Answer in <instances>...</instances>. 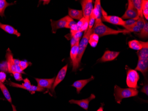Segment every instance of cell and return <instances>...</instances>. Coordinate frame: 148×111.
Returning <instances> with one entry per match:
<instances>
[{
  "mask_svg": "<svg viewBox=\"0 0 148 111\" xmlns=\"http://www.w3.org/2000/svg\"><path fill=\"white\" fill-rule=\"evenodd\" d=\"M102 21L113 25H119L122 26L124 25V20L121 17L116 16L108 15L104 10L102 8Z\"/></svg>",
  "mask_w": 148,
  "mask_h": 111,
  "instance_id": "cell-8",
  "label": "cell"
},
{
  "mask_svg": "<svg viewBox=\"0 0 148 111\" xmlns=\"http://www.w3.org/2000/svg\"><path fill=\"white\" fill-rule=\"evenodd\" d=\"M0 100H4L3 98H0Z\"/></svg>",
  "mask_w": 148,
  "mask_h": 111,
  "instance_id": "cell-45",
  "label": "cell"
},
{
  "mask_svg": "<svg viewBox=\"0 0 148 111\" xmlns=\"http://www.w3.org/2000/svg\"><path fill=\"white\" fill-rule=\"evenodd\" d=\"M97 111H103V107H101Z\"/></svg>",
  "mask_w": 148,
  "mask_h": 111,
  "instance_id": "cell-44",
  "label": "cell"
},
{
  "mask_svg": "<svg viewBox=\"0 0 148 111\" xmlns=\"http://www.w3.org/2000/svg\"><path fill=\"white\" fill-rule=\"evenodd\" d=\"M139 78V75L135 69L129 68L127 70L126 85L130 88H139L138 83Z\"/></svg>",
  "mask_w": 148,
  "mask_h": 111,
  "instance_id": "cell-5",
  "label": "cell"
},
{
  "mask_svg": "<svg viewBox=\"0 0 148 111\" xmlns=\"http://www.w3.org/2000/svg\"><path fill=\"white\" fill-rule=\"evenodd\" d=\"M30 65H32V63L30 62L26 61H20V68L21 69V71H24V70L26 69Z\"/></svg>",
  "mask_w": 148,
  "mask_h": 111,
  "instance_id": "cell-34",
  "label": "cell"
},
{
  "mask_svg": "<svg viewBox=\"0 0 148 111\" xmlns=\"http://www.w3.org/2000/svg\"><path fill=\"white\" fill-rule=\"evenodd\" d=\"M128 46L130 48L135 50H139L143 48L140 41L137 40H131L128 42Z\"/></svg>",
  "mask_w": 148,
  "mask_h": 111,
  "instance_id": "cell-24",
  "label": "cell"
},
{
  "mask_svg": "<svg viewBox=\"0 0 148 111\" xmlns=\"http://www.w3.org/2000/svg\"><path fill=\"white\" fill-rule=\"evenodd\" d=\"M140 92H143L145 94H146L148 96V83H146V84H145L144 85L142 89H141Z\"/></svg>",
  "mask_w": 148,
  "mask_h": 111,
  "instance_id": "cell-39",
  "label": "cell"
},
{
  "mask_svg": "<svg viewBox=\"0 0 148 111\" xmlns=\"http://www.w3.org/2000/svg\"><path fill=\"white\" fill-rule=\"evenodd\" d=\"M55 78V77L51 79H40L36 78H35V80L37 82V86L42 88L51 89Z\"/></svg>",
  "mask_w": 148,
  "mask_h": 111,
  "instance_id": "cell-14",
  "label": "cell"
},
{
  "mask_svg": "<svg viewBox=\"0 0 148 111\" xmlns=\"http://www.w3.org/2000/svg\"><path fill=\"white\" fill-rule=\"evenodd\" d=\"M125 30H127L130 32H135L136 33L139 32L141 30V29L135 24L131 26L125 28Z\"/></svg>",
  "mask_w": 148,
  "mask_h": 111,
  "instance_id": "cell-31",
  "label": "cell"
},
{
  "mask_svg": "<svg viewBox=\"0 0 148 111\" xmlns=\"http://www.w3.org/2000/svg\"><path fill=\"white\" fill-rule=\"evenodd\" d=\"M14 4H15L14 3H8L5 0H0V16L2 17H5V9L8 6H12Z\"/></svg>",
  "mask_w": 148,
  "mask_h": 111,
  "instance_id": "cell-25",
  "label": "cell"
},
{
  "mask_svg": "<svg viewBox=\"0 0 148 111\" xmlns=\"http://www.w3.org/2000/svg\"><path fill=\"white\" fill-rule=\"evenodd\" d=\"M0 71L5 72H9L8 64L6 61H2L1 63H0Z\"/></svg>",
  "mask_w": 148,
  "mask_h": 111,
  "instance_id": "cell-32",
  "label": "cell"
},
{
  "mask_svg": "<svg viewBox=\"0 0 148 111\" xmlns=\"http://www.w3.org/2000/svg\"><path fill=\"white\" fill-rule=\"evenodd\" d=\"M132 1L134 6L138 11L139 17L143 18L144 16L142 10L143 0H132Z\"/></svg>",
  "mask_w": 148,
  "mask_h": 111,
  "instance_id": "cell-22",
  "label": "cell"
},
{
  "mask_svg": "<svg viewBox=\"0 0 148 111\" xmlns=\"http://www.w3.org/2000/svg\"><path fill=\"white\" fill-rule=\"evenodd\" d=\"M6 61L8 66V71L9 73H12L14 72H19L21 73H25L24 71H21L20 66L16 65L15 64L13 58V54L12 53L11 51L10 48L7 50L6 54L5 56Z\"/></svg>",
  "mask_w": 148,
  "mask_h": 111,
  "instance_id": "cell-7",
  "label": "cell"
},
{
  "mask_svg": "<svg viewBox=\"0 0 148 111\" xmlns=\"http://www.w3.org/2000/svg\"><path fill=\"white\" fill-rule=\"evenodd\" d=\"M23 81H24V83L21 85L13 82L10 81L8 83V85L12 87L18 88L25 89L32 93L36 92H43L45 90V88L39 87L37 86H36L32 85L30 81L28 78H25Z\"/></svg>",
  "mask_w": 148,
  "mask_h": 111,
  "instance_id": "cell-4",
  "label": "cell"
},
{
  "mask_svg": "<svg viewBox=\"0 0 148 111\" xmlns=\"http://www.w3.org/2000/svg\"><path fill=\"white\" fill-rule=\"evenodd\" d=\"M73 20L69 16H66L60 19L57 21L51 19V24L52 30L51 31L54 34L56 33V31L58 29L61 28H67L68 24L70 21Z\"/></svg>",
  "mask_w": 148,
  "mask_h": 111,
  "instance_id": "cell-6",
  "label": "cell"
},
{
  "mask_svg": "<svg viewBox=\"0 0 148 111\" xmlns=\"http://www.w3.org/2000/svg\"><path fill=\"white\" fill-rule=\"evenodd\" d=\"M83 32H79L75 33L72 37H74L75 39H77V40H80L82 38V36H83Z\"/></svg>",
  "mask_w": 148,
  "mask_h": 111,
  "instance_id": "cell-38",
  "label": "cell"
},
{
  "mask_svg": "<svg viewBox=\"0 0 148 111\" xmlns=\"http://www.w3.org/2000/svg\"><path fill=\"white\" fill-rule=\"evenodd\" d=\"M95 20H96V16H95V12H94V10H93L89 19V29H92L95 25Z\"/></svg>",
  "mask_w": 148,
  "mask_h": 111,
  "instance_id": "cell-29",
  "label": "cell"
},
{
  "mask_svg": "<svg viewBox=\"0 0 148 111\" xmlns=\"http://www.w3.org/2000/svg\"><path fill=\"white\" fill-rule=\"evenodd\" d=\"M68 68V65H66L64 66L58 72L51 89V91L52 93L54 92L56 87L64 79L66 75Z\"/></svg>",
  "mask_w": 148,
  "mask_h": 111,
  "instance_id": "cell-12",
  "label": "cell"
},
{
  "mask_svg": "<svg viewBox=\"0 0 148 111\" xmlns=\"http://www.w3.org/2000/svg\"><path fill=\"white\" fill-rule=\"evenodd\" d=\"M88 25H89V19H86L85 21L83 26H82V27L81 28L80 31L84 32L87 30L88 29Z\"/></svg>",
  "mask_w": 148,
  "mask_h": 111,
  "instance_id": "cell-36",
  "label": "cell"
},
{
  "mask_svg": "<svg viewBox=\"0 0 148 111\" xmlns=\"http://www.w3.org/2000/svg\"><path fill=\"white\" fill-rule=\"evenodd\" d=\"M120 52L106 50L103 56L99 60L100 62H106L115 60L119 55Z\"/></svg>",
  "mask_w": 148,
  "mask_h": 111,
  "instance_id": "cell-15",
  "label": "cell"
},
{
  "mask_svg": "<svg viewBox=\"0 0 148 111\" xmlns=\"http://www.w3.org/2000/svg\"><path fill=\"white\" fill-rule=\"evenodd\" d=\"M0 89H1V91H2L3 95L5 96V98L9 102L12 103V100L8 88H7L5 86L3 83L1 81H0Z\"/></svg>",
  "mask_w": 148,
  "mask_h": 111,
  "instance_id": "cell-26",
  "label": "cell"
},
{
  "mask_svg": "<svg viewBox=\"0 0 148 111\" xmlns=\"http://www.w3.org/2000/svg\"><path fill=\"white\" fill-rule=\"evenodd\" d=\"M138 92L136 88H123L116 85L114 88V96L116 102L120 104L123 99L136 97L138 96Z\"/></svg>",
  "mask_w": 148,
  "mask_h": 111,
  "instance_id": "cell-2",
  "label": "cell"
},
{
  "mask_svg": "<svg viewBox=\"0 0 148 111\" xmlns=\"http://www.w3.org/2000/svg\"><path fill=\"white\" fill-rule=\"evenodd\" d=\"M94 77L92 76L90 78L84 80H78L75 81L73 83V84L71 85V86L75 88H76V91L77 94H79L82 89L87 85L89 82L93 81L94 79Z\"/></svg>",
  "mask_w": 148,
  "mask_h": 111,
  "instance_id": "cell-16",
  "label": "cell"
},
{
  "mask_svg": "<svg viewBox=\"0 0 148 111\" xmlns=\"http://www.w3.org/2000/svg\"><path fill=\"white\" fill-rule=\"evenodd\" d=\"M6 80V74L4 72H0V81L4 82Z\"/></svg>",
  "mask_w": 148,
  "mask_h": 111,
  "instance_id": "cell-37",
  "label": "cell"
},
{
  "mask_svg": "<svg viewBox=\"0 0 148 111\" xmlns=\"http://www.w3.org/2000/svg\"><path fill=\"white\" fill-rule=\"evenodd\" d=\"M99 37L95 33H92L90 36L88 43L92 47L95 48L97 46L99 42Z\"/></svg>",
  "mask_w": 148,
  "mask_h": 111,
  "instance_id": "cell-27",
  "label": "cell"
},
{
  "mask_svg": "<svg viewBox=\"0 0 148 111\" xmlns=\"http://www.w3.org/2000/svg\"><path fill=\"white\" fill-rule=\"evenodd\" d=\"M95 95L94 94H91L90 97L86 99L81 100H71L69 101V102L71 104H76L85 110H87L88 108L89 103L90 101L95 99Z\"/></svg>",
  "mask_w": 148,
  "mask_h": 111,
  "instance_id": "cell-13",
  "label": "cell"
},
{
  "mask_svg": "<svg viewBox=\"0 0 148 111\" xmlns=\"http://www.w3.org/2000/svg\"><path fill=\"white\" fill-rule=\"evenodd\" d=\"M79 41V40H77V39H75L74 37H72L71 39V48L73 46H75L77 42Z\"/></svg>",
  "mask_w": 148,
  "mask_h": 111,
  "instance_id": "cell-41",
  "label": "cell"
},
{
  "mask_svg": "<svg viewBox=\"0 0 148 111\" xmlns=\"http://www.w3.org/2000/svg\"><path fill=\"white\" fill-rule=\"evenodd\" d=\"M128 7L124 14L123 15L121 18L123 19H134L139 18V17L138 14V11L134 6L132 0H128Z\"/></svg>",
  "mask_w": 148,
  "mask_h": 111,
  "instance_id": "cell-9",
  "label": "cell"
},
{
  "mask_svg": "<svg viewBox=\"0 0 148 111\" xmlns=\"http://www.w3.org/2000/svg\"><path fill=\"white\" fill-rule=\"evenodd\" d=\"M14 61L15 64L16 65L19 66L21 61L17 60V59H14Z\"/></svg>",
  "mask_w": 148,
  "mask_h": 111,
  "instance_id": "cell-42",
  "label": "cell"
},
{
  "mask_svg": "<svg viewBox=\"0 0 148 111\" xmlns=\"http://www.w3.org/2000/svg\"><path fill=\"white\" fill-rule=\"evenodd\" d=\"M93 33L97 34L100 37L110 35H117L119 33L129 34L130 32L126 30H114L106 26L102 21L99 23L95 24L92 28Z\"/></svg>",
  "mask_w": 148,
  "mask_h": 111,
  "instance_id": "cell-1",
  "label": "cell"
},
{
  "mask_svg": "<svg viewBox=\"0 0 148 111\" xmlns=\"http://www.w3.org/2000/svg\"><path fill=\"white\" fill-rule=\"evenodd\" d=\"M0 29H2L5 32L10 34H13L19 37L21 35V34L17 30L15 29L12 26L9 25L3 24L0 22Z\"/></svg>",
  "mask_w": 148,
  "mask_h": 111,
  "instance_id": "cell-20",
  "label": "cell"
},
{
  "mask_svg": "<svg viewBox=\"0 0 148 111\" xmlns=\"http://www.w3.org/2000/svg\"><path fill=\"white\" fill-rule=\"evenodd\" d=\"M93 10L95 12L96 16V20L95 24L102 22V7L101 6L100 0L95 1Z\"/></svg>",
  "mask_w": 148,
  "mask_h": 111,
  "instance_id": "cell-18",
  "label": "cell"
},
{
  "mask_svg": "<svg viewBox=\"0 0 148 111\" xmlns=\"http://www.w3.org/2000/svg\"><path fill=\"white\" fill-rule=\"evenodd\" d=\"M92 33V29H88L86 31H84V36L81 39L79 45V52L77 57V65L79 67L81 61L82 60L83 55L86 49L88 44L89 39L90 36Z\"/></svg>",
  "mask_w": 148,
  "mask_h": 111,
  "instance_id": "cell-3",
  "label": "cell"
},
{
  "mask_svg": "<svg viewBox=\"0 0 148 111\" xmlns=\"http://www.w3.org/2000/svg\"><path fill=\"white\" fill-rule=\"evenodd\" d=\"M135 70L140 72L145 77L148 71V59H138Z\"/></svg>",
  "mask_w": 148,
  "mask_h": 111,
  "instance_id": "cell-17",
  "label": "cell"
},
{
  "mask_svg": "<svg viewBox=\"0 0 148 111\" xmlns=\"http://www.w3.org/2000/svg\"><path fill=\"white\" fill-rule=\"evenodd\" d=\"M135 34L139 38L142 39H145L148 38V21L145 20V24L144 26L141 30L138 33Z\"/></svg>",
  "mask_w": 148,
  "mask_h": 111,
  "instance_id": "cell-23",
  "label": "cell"
},
{
  "mask_svg": "<svg viewBox=\"0 0 148 111\" xmlns=\"http://www.w3.org/2000/svg\"><path fill=\"white\" fill-rule=\"evenodd\" d=\"M142 10H143V15L144 17L146 20L148 19V0H143L142 4Z\"/></svg>",
  "mask_w": 148,
  "mask_h": 111,
  "instance_id": "cell-28",
  "label": "cell"
},
{
  "mask_svg": "<svg viewBox=\"0 0 148 111\" xmlns=\"http://www.w3.org/2000/svg\"><path fill=\"white\" fill-rule=\"evenodd\" d=\"M12 74H13V77L16 81H21L24 80L23 77H22V73H21V72H13Z\"/></svg>",
  "mask_w": 148,
  "mask_h": 111,
  "instance_id": "cell-35",
  "label": "cell"
},
{
  "mask_svg": "<svg viewBox=\"0 0 148 111\" xmlns=\"http://www.w3.org/2000/svg\"><path fill=\"white\" fill-rule=\"evenodd\" d=\"M141 41L143 48L137 52L138 59H148V42Z\"/></svg>",
  "mask_w": 148,
  "mask_h": 111,
  "instance_id": "cell-19",
  "label": "cell"
},
{
  "mask_svg": "<svg viewBox=\"0 0 148 111\" xmlns=\"http://www.w3.org/2000/svg\"><path fill=\"white\" fill-rule=\"evenodd\" d=\"M86 20V19H85V18H84V17H83V18H82V19H80V20H79V21H78V22H77V23H76V24H77V26H78V27H79V29H80V30L81 28V27H82V26H83V25H84V23Z\"/></svg>",
  "mask_w": 148,
  "mask_h": 111,
  "instance_id": "cell-40",
  "label": "cell"
},
{
  "mask_svg": "<svg viewBox=\"0 0 148 111\" xmlns=\"http://www.w3.org/2000/svg\"><path fill=\"white\" fill-rule=\"evenodd\" d=\"M93 2L92 0H82L80 1L83 15L85 19H89L90 16L94 9Z\"/></svg>",
  "mask_w": 148,
  "mask_h": 111,
  "instance_id": "cell-10",
  "label": "cell"
},
{
  "mask_svg": "<svg viewBox=\"0 0 148 111\" xmlns=\"http://www.w3.org/2000/svg\"><path fill=\"white\" fill-rule=\"evenodd\" d=\"M79 41L77 42L75 46H73L71 48L70 56L71 60V63L72 66V71L73 72L76 71L79 68L77 65V57L79 52Z\"/></svg>",
  "mask_w": 148,
  "mask_h": 111,
  "instance_id": "cell-11",
  "label": "cell"
},
{
  "mask_svg": "<svg viewBox=\"0 0 148 111\" xmlns=\"http://www.w3.org/2000/svg\"><path fill=\"white\" fill-rule=\"evenodd\" d=\"M12 111H17L16 108V107L14 105H12Z\"/></svg>",
  "mask_w": 148,
  "mask_h": 111,
  "instance_id": "cell-43",
  "label": "cell"
},
{
  "mask_svg": "<svg viewBox=\"0 0 148 111\" xmlns=\"http://www.w3.org/2000/svg\"><path fill=\"white\" fill-rule=\"evenodd\" d=\"M69 16L72 19L80 20L84 17L82 10H77L69 8Z\"/></svg>",
  "mask_w": 148,
  "mask_h": 111,
  "instance_id": "cell-21",
  "label": "cell"
},
{
  "mask_svg": "<svg viewBox=\"0 0 148 111\" xmlns=\"http://www.w3.org/2000/svg\"><path fill=\"white\" fill-rule=\"evenodd\" d=\"M139 18L128 19V20H126V21H124V25L123 26V27L125 28L128 27L133 26L136 23V21Z\"/></svg>",
  "mask_w": 148,
  "mask_h": 111,
  "instance_id": "cell-30",
  "label": "cell"
},
{
  "mask_svg": "<svg viewBox=\"0 0 148 111\" xmlns=\"http://www.w3.org/2000/svg\"><path fill=\"white\" fill-rule=\"evenodd\" d=\"M145 21V20L144 17L142 18V17H139V18H138V19L136 21L135 24L142 30L143 28L144 27V26Z\"/></svg>",
  "mask_w": 148,
  "mask_h": 111,
  "instance_id": "cell-33",
  "label": "cell"
}]
</instances>
